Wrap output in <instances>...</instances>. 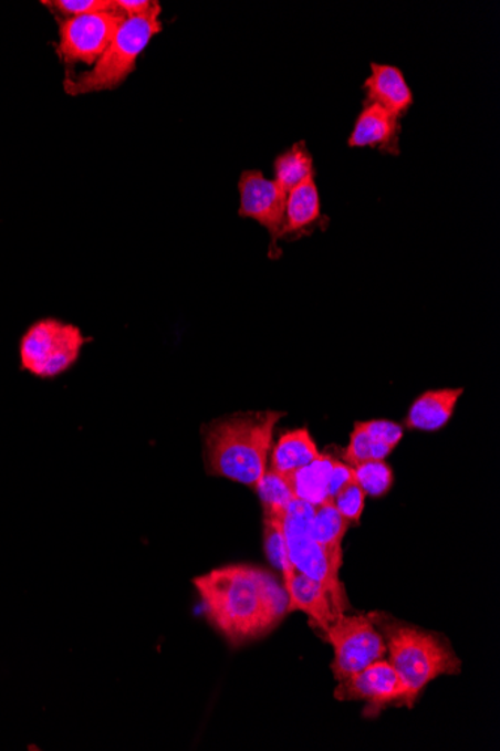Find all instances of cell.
Instances as JSON below:
<instances>
[{
	"label": "cell",
	"instance_id": "cell-9",
	"mask_svg": "<svg viewBox=\"0 0 500 751\" xmlns=\"http://www.w3.org/2000/svg\"><path fill=\"white\" fill-rule=\"evenodd\" d=\"M125 20L117 10L62 19L59 21V56L70 65H95Z\"/></svg>",
	"mask_w": 500,
	"mask_h": 751
},
{
	"label": "cell",
	"instance_id": "cell-26",
	"mask_svg": "<svg viewBox=\"0 0 500 751\" xmlns=\"http://www.w3.org/2000/svg\"><path fill=\"white\" fill-rule=\"evenodd\" d=\"M364 430L378 442L387 445L396 449L398 442L404 438V428L400 425L394 424L389 420H368L360 421Z\"/></svg>",
	"mask_w": 500,
	"mask_h": 751
},
{
	"label": "cell",
	"instance_id": "cell-20",
	"mask_svg": "<svg viewBox=\"0 0 500 751\" xmlns=\"http://www.w3.org/2000/svg\"><path fill=\"white\" fill-rule=\"evenodd\" d=\"M256 491L260 497L264 517L283 518L287 509L295 500L288 477L271 470V468H267L265 474L261 477L256 487Z\"/></svg>",
	"mask_w": 500,
	"mask_h": 751
},
{
	"label": "cell",
	"instance_id": "cell-11",
	"mask_svg": "<svg viewBox=\"0 0 500 751\" xmlns=\"http://www.w3.org/2000/svg\"><path fill=\"white\" fill-rule=\"evenodd\" d=\"M400 119L381 105L364 103L347 138L351 149H378L384 154L398 155Z\"/></svg>",
	"mask_w": 500,
	"mask_h": 751
},
{
	"label": "cell",
	"instance_id": "cell-18",
	"mask_svg": "<svg viewBox=\"0 0 500 751\" xmlns=\"http://www.w3.org/2000/svg\"><path fill=\"white\" fill-rule=\"evenodd\" d=\"M350 521L338 512L333 500L315 505L311 521V534L316 543L325 547L330 555L342 563V542L345 538Z\"/></svg>",
	"mask_w": 500,
	"mask_h": 751
},
{
	"label": "cell",
	"instance_id": "cell-28",
	"mask_svg": "<svg viewBox=\"0 0 500 751\" xmlns=\"http://www.w3.org/2000/svg\"><path fill=\"white\" fill-rule=\"evenodd\" d=\"M156 6V2L150 0H114V7L121 11L126 19L129 17H138L147 14Z\"/></svg>",
	"mask_w": 500,
	"mask_h": 751
},
{
	"label": "cell",
	"instance_id": "cell-19",
	"mask_svg": "<svg viewBox=\"0 0 500 751\" xmlns=\"http://www.w3.org/2000/svg\"><path fill=\"white\" fill-rule=\"evenodd\" d=\"M311 179H315V167L306 143H295L274 159V180L283 191L290 192Z\"/></svg>",
	"mask_w": 500,
	"mask_h": 751
},
{
	"label": "cell",
	"instance_id": "cell-4",
	"mask_svg": "<svg viewBox=\"0 0 500 751\" xmlns=\"http://www.w3.org/2000/svg\"><path fill=\"white\" fill-rule=\"evenodd\" d=\"M159 3L147 14L129 17L123 21L103 56L97 59L92 70L74 77H67L63 87L67 95L79 96L93 92L113 91L134 73L139 54L147 48L152 38L163 31Z\"/></svg>",
	"mask_w": 500,
	"mask_h": 751
},
{
	"label": "cell",
	"instance_id": "cell-16",
	"mask_svg": "<svg viewBox=\"0 0 500 751\" xmlns=\"http://www.w3.org/2000/svg\"><path fill=\"white\" fill-rule=\"evenodd\" d=\"M322 218L320 191L315 179H311L288 192L283 238L304 233Z\"/></svg>",
	"mask_w": 500,
	"mask_h": 751
},
{
	"label": "cell",
	"instance_id": "cell-15",
	"mask_svg": "<svg viewBox=\"0 0 500 751\" xmlns=\"http://www.w3.org/2000/svg\"><path fill=\"white\" fill-rule=\"evenodd\" d=\"M320 455L308 428L290 430L274 446L270 468L283 476H290L315 461Z\"/></svg>",
	"mask_w": 500,
	"mask_h": 751
},
{
	"label": "cell",
	"instance_id": "cell-14",
	"mask_svg": "<svg viewBox=\"0 0 500 751\" xmlns=\"http://www.w3.org/2000/svg\"><path fill=\"white\" fill-rule=\"evenodd\" d=\"M465 389L429 390L410 405L405 426L408 429L438 430L455 415L457 403Z\"/></svg>",
	"mask_w": 500,
	"mask_h": 751
},
{
	"label": "cell",
	"instance_id": "cell-17",
	"mask_svg": "<svg viewBox=\"0 0 500 751\" xmlns=\"http://www.w3.org/2000/svg\"><path fill=\"white\" fill-rule=\"evenodd\" d=\"M333 463L334 459L330 455H320L309 466L287 476L295 500L304 501V503L312 505L330 500L329 480Z\"/></svg>",
	"mask_w": 500,
	"mask_h": 751
},
{
	"label": "cell",
	"instance_id": "cell-2",
	"mask_svg": "<svg viewBox=\"0 0 500 751\" xmlns=\"http://www.w3.org/2000/svg\"><path fill=\"white\" fill-rule=\"evenodd\" d=\"M283 411H246L202 426L207 474L256 489L265 474L274 428Z\"/></svg>",
	"mask_w": 500,
	"mask_h": 751
},
{
	"label": "cell",
	"instance_id": "cell-25",
	"mask_svg": "<svg viewBox=\"0 0 500 751\" xmlns=\"http://www.w3.org/2000/svg\"><path fill=\"white\" fill-rule=\"evenodd\" d=\"M42 3L59 12L63 19L116 10L114 0H52V2Z\"/></svg>",
	"mask_w": 500,
	"mask_h": 751
},
{
	"label": "cell",
	"instance_id": "cell-21",
	"mask_svg": "<svg viewBox=\"0 0 500 751\" xmlns=\"http://www.w3.org/2000/svg\"><path fill=\"white\" fill-rule=\"evenodd\" d=\"M283 518L264 517V551L270 564L281 572L282 580L287 581L295 571L288 556L285 534H283Z\"/></svg>",
	"mask_w": 500,
	"mask_h": 751
},
{
	"label": "cell",
	"instance_id": "cell-7",
	"mask_svg": "<svg viewBox=\"0 0 500 751\" xmlns=\"http://www.w3.org/2000/svg\"><path fill=\"white\" fill-rule=\"evenodd\" d=\"M324 636L334 649L332 670L336 681L387 657L384 637L367 615H337Z\"/></svg>",
	"mask_w": 500,
	"mask_h": 751
},
{
	"label": "cell",
	"instance_id": "cell-13",
	"mask_svg": "<svg viewBox=\"0 0 500 751\" xmlns=\"http://www.w3.org/2000/svg\"><path fill=\"white\" fill-rule=\"evenodd\" d=\"M366 103L381 105L400 119L414 104V94L397 66L371 63V75L363 84Z\"/></svg>",
	"mask_w": 500,
	"mask_h": 751
},
{
	"label": "cell",
	"instance_id": "cell-23",
	"mask_svg": "<svg viewBox=\"0 0 500 751\" xmlns=\"http://www.w3.org/2000/svg\"><path fill=\"white\" fill-rule=\"evenodd\" d=\"M354 474L366 497H384L393 488V470L385 461L360 463L354 467Z\"/></svg>",
	"mask_w": 500,
	"mask_h": 751
},
{
	"label": "cell",
	"instance_id": "cell-27",
	"mask_svg": "<svg viewBox=\"0 0 500 751\" xmlns=\"http://www.w3.org/2000/svg\"><path fill=\"white\" fill-rule=\"evenodd\" d=\"M353 479H355L354 468L347 466V463L345 462L336 461V459H334L332 472H330L329 480L330 500H333V498L336 497V493L341 491V489L345 487L346 483H350L351 480Z\"/></svg>",
	"mask_w": 500,
	"mask_h": 751
},
{
	"label": "cell",
	"instance_id": "cell-22",
	"mask_svg": "<svg viewBox=\"0 0 500 751\" xmlns=\"http://www.w3.org/2000/svg\"><path fill=\"white\" fill-rule=\"evenodd\" d=\"M393 450V447L373 440L358 421V424H355L354 426L353 434H351L350 446L346 447L343 458H345V463H347V466L354 468L364 462L385 461V458H387Z\"/></svg>",
	"mask_w": 500,
	"mask_h": 751
},
{
	"label": "cell",
	"instance_id": "cell-5",
	"mask_svg": "<svg viewBox=\"0 0 500 751\" xmlns=\"http://www.w3.org/2000/svg\"><path fill=\"white\" fill-rule=\"evenodd\" d=\"M313 512H315V505L294 500L283 514V534H285L288 556L296 572H302L327 586L337 615L345 614L350 603H347L345 590L338 577L342 563L333 559L325 547L313 540L311 534Z\"/></svg>",
	"mask_w": 500,
	"mask_h": 751
},
{
	"label": "cell",
	"instance_id": "cell-6",
	"mask_svg": "<svg viewBox=\"0 0 500 751\" xmlns=\"http://www.w3.org/2000/svg\"><path fill=\"white\" fill-rule=\"evenodd\" d=\"M86 343V336L74 324L42 319L21 337V369L38 378H56L79 361Z\"/></svg>",
	"mask_w": 500,
	"mask_h": 751
},
{
	"label": "cell",
	"instance_id": "cell-12",
	"mask_svg": "<svg viewBox=\"0 0 500 751\" xmlns=\"http://www.w3.org/2000/svg\"><path fill=\"white\" fill-rule=\"evenodd\" d=\"M283 588L288 594V615L302 611L311 618L313 626L325 633L337 617L332 594L327 586L302 572H292Z\"/></svg>",
	"mask_w": 500,
	"mask_h": 751
},
{
	"label": "cell",
	"instance_id": "cell-3",
	"mask_svg": "<svg viewBox=\"0 0 500 751\" xmlns=\"http://www.w3.org/2000/svg\"><path fill=\"white\" fill-rule=\"evenodd\" d=\"M367 617L383 635L387 661L404 678L414 702L435 679L461 672L463 664L442 633L402 622L383 611L371 612Z\"/></svg>",
	"mask_w": 500,
	"mask_h": 751
},
{
	"label": "cell",
	"instance_id": "cell-1",
	"mask_svg": "<svg viewBox=\"0 0 500 751\" xmlns=\"http://www.w3.org/2000/svg\"><path fill=\"white\" fill-rule=\"evenodd\" d=\"M207 622L240 648L277 630L288 615V594L273 572L253 564H228L194 577Z\"/></svg>",
	"mask_w": 500,
	"mask_h": 751
},
{
	"label": "cell",
	"instance_id": "cell-10",
	"mask_svg": "<svg viewBox=\"0 0 500 751\" xmlns=\"http://www.w3.org/2000/svg\"><path fill=\"white\" fill-rule=\"evenodd\" d=\"M239 192L240 217L253 219L269 231L270 254L277 255L278 242L283 238V229H285L288 192L283 191L277 180L267 179L258 170L241 173Z\"/></svg>",
	"mask_w": 500,
	"mask_h": 751
},
{
	"label": "cell",
	"instance_id": "cell-24",
	"mask_svg": "<svg viewBox=\"0 0 500 751\" xmlns=\"http://www.w3.org/2000/svg\"><path fill=\"white\" fill-rule=\"evenodd\" d=\"M364 501H366V493L355 479L346 483L333 498V503L338 512L350 522L360 521L364 510Z\"/></svg>",
	"mask_w": 500,
	"mask_h": 751
},
{
	"label": "cell",
	"instance_id": "cell-8",
	"mask_svg": "<svg viewBox=\"0 0 500 751\" xmlns=\"http://www.w3.org/2000/svg\"><path fill=\"white\" fill-rule=\"evenodd\" d=\"M334 698L366 703L364 717L375 719L388 707H414L408 686L387 660L375 661L350 678L337 681Z\"/></svg>",
	"mask_w": 500,
	"mask_h": 751
}]
</instances>
